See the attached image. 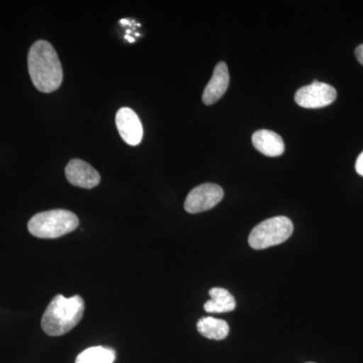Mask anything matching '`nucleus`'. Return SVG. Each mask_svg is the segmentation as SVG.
Segmentation results:
<instances>
[{"instance_id":"obj_16","label":"nucleus","mask_w":363,"mask_h":363,"mask_svg":"<svg viewBox=\"0 0 363 363\" xmlns=\"http://www.w3.org/2000/svg\"><path fill=\"white\" fill-rule=\"evenodd\" d=\"M307 363H313V362H307Z\"/></svg>"},{"instance_id":"obj_6","label":"nucleus","mask_w":363,"mask_h":363,"mask_svg":"<svg viewBox=\"0 0 363 363\" xmlns=\"http://www.w3.org/2000/svg\"><path fill=\"white\" fill-rule=\"evenodd\" d=\"M223 196V189L217 184H202L189 193L184 207L189 213H200L216 206Z\"/></svg>"},{"instance_id":"obj_2","label":"nucleus","mask_w":363,"mask_h":363,"mask_svg":"<svg viewBox=\"0 0 363 363\" xmlns=\"http://www.w3.org/2000/svg\"><path fill=\"white\" fill-rule=\"evenodd\" d=\"M84 310L85 303L80 296H56L43 315V330L50 336L64 335L80 323Z\"/></svg>"},{"instance_id":"obj_4","label":"nucleus","mask_w":363,"mask_h":363,"mask_svg":"<svg viewBox=\"0 0 363 363\" xmlns=\"http://www.w3.org/2000/svg\"><path fill=\"white\" fill-rule=\"evenodd\" d=\"M293 230V222L288 217H272L252 229L248 243L253 250H266L285 242L292 235Z\"/></svg>"},{"instance_id":"obj_12","label":"nucleus","mask_w":363,"mask_h":363,"mask_svg":"<svg viewBox=\"0 0 363 363\" xmlns=\"http://www.w3.org/2000/svg\"><path fill=\"white\" fill-rule=\"evenodd\" d=\"M197 330L208 339L223 340L228 336L229 325L224 320L204 317L198 321Z\"/></svg>"},{"instance_id":"obj_13","label":"nucleus","mask_w":363,"mask_h":363,"mask_svg":"<svg viewBox=\"0 0 363 363\" xmlns=\"http://www.w3.org/2000/svg\"><path fill=\"white\" fill-rule=\"evenodd\" d=\"M116 357V351L112 348L94 346L81 352L75 363H113Z\"/></svg>"},{"instance_id":"obj_3","label":"nucleus","mask_w":363,"mask_h":363,"mask_svg":"<svg viewBox=\"0 0 363 363\" xmlns=\"http://www.w3.org/2000/svg\"><path fill=\"white\" fill-rule=\"evenodd\" d=\"M79 219L73 212L64 209L40 212L28 221V228L35 238H58L75 230Z\"/></svg>"},{"instance_id":"obj_7","label":"nucleus","mask_w":363,"mask_h":363,"mask_svg":"<svg viewBox=\"0 0 363 363\" xmlns=\"http://www.w3.org/2000/svg\"><path fill=\"white\" fill-rule=\"evenodd\" d=\"M116 123L119 135L130 145H138L143 136V124L140 117L133 109L123 107L117 111Z\"/></svg>"},{"instance_id":"obj_1","label":"nucleus","mask_w":363,"mask_h":363,"mask_svg":"<svg viewBox=\"0 0 363 363\" xmlns=\"http://www.w3.org/2000/svg\"><path fill=\"white\" fill-rule=\"evenodd\" d=\"M28 73L33 85L43 93L58 90L63 82V68L58 54L47 40H38L28 56Z\"/></svg>"},{"instance_id":"obj_11","label":"nucleus","mask_w":363,"mask_h":363,"mask_svg":"<svg viewBox=\"0 0 363 363\" xmlns=\"http://www.w3.org/2000/svg\"><path fill=\"white\" fill-rule=\"evenodd\" d=\"M209 295L211 300L205 303V311L208 313H224L231 312L235 309V298L225 289H211L209 291Z\"/></svg>"},{"instance_id":"obj_15","label":"nucleus","mask_w":363,"mask_h":363,"mask_svg":"<svg viewBox=\"0 0 363 363\" xmlns=\"http://www.w3.org/2000/svg\"><path fill=\"white\" fill-rule=\"evenodd\" d=\"M355 56L362 65H363V44L358 45L357 50H355Z\"/></svg>"},{"instance_id":"obj_10","label":"nucleus","mask_w":363,"mask_h":363,"mask_svg":"<svg viewBox=\"0 0 363 363\" xmlns=\"http://www.w3.org/2000/svg\"><path fill=\"white\" fill-rule=\"evenodd\" d=\"M253 147L267 157H279L285 152L283 138L274 131L262 130L252 135Z\"/></svg>"},{"instance_id":"obj_5","label":"nucleus","mask_w":363,"mask_h":363,"mask_svg":"<svg viewBox=\"0 0 363 363\" xmlns=\"http://www.w3.org/2000/svg\"><path fill=\"white\" fill-rule=\"evenodd\" d=\"M337 91L331 85L314 80L312 84L306 85L296 92L295 101L304 108H322L335 101Z\"/></svg>"},{"instance_id":"obj_8","label":"nucleus","mask_w":363,"mask_h":363,"mask_svg":"<svg viewBox=\"0 0 363 363\" xmlns=\"http://www.w3.org/2000/svg\"><path fill=\"white\" fill-rule=\"evenodd\" d=\"M67 180L76 187L92 189L99 185V173L88 162L80 159L71 160L65 169Z\"/></svg>"},{"instance_id":"obj_14","label":"nucleus","mask_w":363,"mask_h":363,"mask_svg":"<svg viewBox=\"0 0 363 363\" xmlns=\"http://www.w3.org/2000/svg\"><path fill=\"white\" fill-rule=\"evenodd\" d=\"M355 169L358 175L363 177V152L358 156L357 162H355Z\"/></svg>"},{"instance_id":"obj_9","label":"nucleus","mask_w":363,"mask_h":363,"mask_svg":"<svg viewBox=\"0 0 363 363\" xmlns=\"http://www.w3.org/2000/svg\"><path fill=\"white\" fill-rule=\"evenodd\" d=\"M229 72L224 62L217 64L214 69L213 76L208 83L203 93L202 100L204 104L212 105L216 104L224 93L228 89Z\"/></svg>"}]
</instances>
